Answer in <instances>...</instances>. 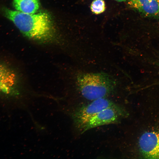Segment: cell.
<instances>
[{"instance_id": "obj_4", "label": "cell", "mask_w": 159, "mask_h": 159, "mask_svg": "<svg viewBox=\"0 0 159 159\" xmlns=\"http://www.w3.org/2000/svg\"><path fill=\"white\" fill-rule=\"evenodd\" d=\"M128 113L124 108L110 107L105 109L89 119L79 129L81 133L95 127L104 125L117 123Z\"/></svg>"}, {"instance_id": "obj_8", "label": "cell", "mask_w": 159, "mask_h": 159, "mask_svg": "<svg viewBox=\"0 0 159 159\" xmlns=\"http://www.w3.org/2000/svg\"><path fill=\"white\" fill-rule=\"evenodd\" d=\"M39 0H13V5L16 10L26 13L37 12L40 7Z\"/></svg>"}, {"instance_id": "obj_1", "label": "cell", "mask_w": 159, "mask_h": 159, "mask_svg": "<svg viewBox=\"0 0 159 159\" xmlns=\"http://www.w3.org/2000/svg\"><path fill=\"white\" fill-rule=\"evenodd\" d=\"M1 11L4 15L27 38L44 44L51 43L56 39L52 20L48 13L42 11L28 14L4 7Z\"/></svg>"}, {"instance_id": "obj_5", "label": "cell", "mask_w": 159, "mask_h": 159, "mask_svg": "<svg viewBox=\"0 0 159 159\" xmlns=\"http://www.w3.org/2000/svg\"><path fill=\"white\" fill-rule=\"evenodd\" d=\"M20 93L17 73L8 64L0 62V94L15 96Z\"/></svg>"}, {"instance_id": "obj_3", "label": "cell", "mask_w": 159, "mask_h": 159, "mask_svg": "<svg viewBox=\"0 0 159 159\" xmlns=\"http://www.w3.org/2000/svg\"><path fill=\"white\" fill-rule=\"evenodd\" d=\"M122 107L106 97L97 99L76 108L72 117L76 127L79 129L89 119L102 110L110 107Z\"/></svg>"}, {"instance_id": "obj_7", "label": "cell", "mask_w": 159, "mask_h": 159, "mask_svg": "<svg viewBox=\"0 0 159 159\" xmlns=\"http://www.w3.org/2000/svg\"><path fill=\"white\" fill-rule=\"evenodd\" d=\"M128 4L147 16L159 17V0H128Z\"/></svg>"}, {"instance_id": "obj_11", "label": "cell", "mask_w": 159, "mask_h": 159, "mask_svg": "<svg viewBox=\"0 0 159 159\" xmlns=\"http://www.w3.org/2000/svg\"><path fill=\"white\" fill-rule=\"evenodd\" d=\"M157 62L158 63V66H159V58L158 60H157Z\"/></svg>"}, {"instance_id": "obj_9", "label": "cell", "mask_w": 159, "mask_h": 159, "mask_svg": "<svg viewBox=\"0 0 159 159\" xmlns=\"http://www.w3.org/2000/svg\"><path fill=\"white\" fill-rule=\"evenodd\" d=\"M90 8L92 12L95 14H99L103 12L105 9L104 1L94 0L91 4Z\"/></svg>"}, {"instance_id": "obj_6", "label": "cell", "mask_w": 159, "mask_h": 159, "mask_svg": "<svg viewBox=\"0 0 159 159\" xmlns=\"http://www.w3.org/2000/svg\"><path fill=\"white\" fill-rule=\"evenodd\" d=\"M139 146L144 158L159 159V132L152 131L143 133L139 139Z\"/></svg>"}, {"instance_id": "obj_10", "label": "cell", "mask_w": 159, "mask_h": 159, "mask_svg": "<svg viewBox=\"0 0 159 159\" xmlns=\"http://www.w3.org/2000/svg\"><path fill=\"white\" fill-rule=\"evenodd\" d=\"M115 0L118 2H122V1H126V0Z\"/></svg>"}, {"instance_id": "obj_2", "label": "cell", "mask_w": 159, "mask_h": 159, "mask_svg": "<svg viewBox=\"0 0 159 159\" xmlns=\"http://www.w3.org/2000/svg\"><path fill=\"white\" fill-rule=\"evenodd\" d=\"M76 81L81 96L90 101L107 97L113 92L115 86L113 79L103 73H79Z\"/></svg>"}]
</instances>
